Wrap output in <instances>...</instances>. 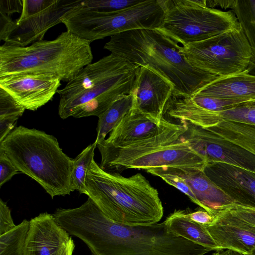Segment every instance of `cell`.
Masks as SVG:
<instances>
[{"mask_svg":"<svg viewBox=\"0 0 255 255\" xmlns=\"http://www.w3.org/2000/svg\"><path fill=\"white\" fill-rule=\"evenodd\" d=\"M224 207L255 229V206L236 202Z\"/></svg>","mask_w":255,"mask_h":255,"instance_id":"cell-30","label":"cell"},{"mask_svg":"<svg viewBox=\"0 0 255 255\" xmlns=\"http://www.w3.org/2000/svg\"><path fill=\"white\" fill-rule=\"evenodd\" d=\"M216 251L212 255H246L243 253L229 249L220 250Z\"/></svg>","mask_w":255,"mask_h":255,"instance_id":"cell-37","label":"cell"},{"mask_svg":"<svg viewBox=\"0 0 255 255\" xmlns=\"http://www.w3.org/2000/svg\"><path fill=\"white\" fill-rule=\"evenodd\" d=\"M232 11L251 47L252 55L247 70L250 74L255 75V0H238Z\"/></svg>","mask_w":255,"mask_h":255,"instance_id":"cell-21","label":"cell"},{"mask_svg":"<svg viewBox=\"0 0 255 255\" xmlns=\"http://www.w3.org/2000/svg\"><path fill=\"white\" fill-rule=\"evenodd\" d=\"M60 85L58 77L48 74L21 73L0 77V88L30 111L51 100Z\"/></svg>","mask_w":255,"mask_h":255,"instance_id":"cell-12","label":"cell"},{"mask_svg":"<svg viewBox=\"0 0 255 255\" xmlns=\"http://www.w3.org/2000/svg\"><path fill=\"white\" fill-rule=\"evenodd\" d=\"M237 1L238 0H207V6L212 8L220 6L225 9H233L236 6Z\"/></svg>","mask_w":255,"mask_h":255,"instance_id":"cell-35","label":"cell"},{"mask_svg":"<svg viewBox=\"0 0 255 255\" xmlns=\"http://www.w3.org/2000/svg\"><path fill=\"white\" fill-rule=\"evenodd\" d=\"M217 113L220 121L227 120L255 124V106L245 104Z\"/></svg>","mask_w":255,"mask_h":255,"instance_id":"cell-27","label":"cell"},{"mask_svg":"<svg viewBox=\"0 0 255 255\" xmlns=\"http://www.w3.org/2000/svg\"><path fill=\"white\" fill-rule=\"evenodd\" d=\"M168 230L196 244L217 251L218 247L206 228L190 219L186 210H175L164 221Z\"/></svg>","mask_w":255,"mask_h":255,"instance_id":"cell-19","label":"cell"},{"mask_svg":"<svg viewBox=\"0 0 255 255\" xmlns=\"http://www.w3.org/2000/svg\"><path fill=\"white\" fill-rule=\"evenodd\" d=\"M192 100L199 106L211 111L218 112L245 105L241 101L193 95Z\"/></svg>","mask_w":255,"mask_h":255,"instance_id":"cell-26","label":"cell"},{"mask_svg":"<svg viewBox=\"0 0 255 255\" xmlns=\"http://www.w3.org/2000/svg\"><path fill=\"white\" fill-rule=\"evenodd\" d=\"M173 169L187 183L200 203V207L213 215L221 207L237 202L225 194L207 175L196 168Z\"/></svg>","mask_w":255,"mask_h":255,"instance_id":"cell-17","label":"cell"},{"mask_svg":"<svg viewBox=\"0 0 255 255\" xmlns=\"http://www.w3.org/2000/svg\"><path fill=\"white\" fill-rule=\"evenodd\" d=\"M164 13V0H143L134 5L113 12L80 9L62 23L67 31L91 43L132 30L158 29Z\"/></svg>","mask_w":255,"mask_h":255,"instance_id":"cell-9","label":"cell"},{"mask_svg":"<svg viewBox=\"0 0 255 255\" xmlns=\"http://www.w3.org/2000/svg\"><path fill=\"white\" fill-rule=\"evenodd\" d=\"M164 0V17L157 29L182 46L241 26L233 11L209 7L206 0Z\"/></svg>","mask_w":255,"mask_h":255,"instance_id":"cell-8","label":"cell"},{"mask_svg":"<svg viewBox=\"0 0 255 255\" xmlns=\"http://www.w3.org/2000/svg\"><path fill=\"white\" fill-rule=\"evenodd\" d=\"M133 96L131 93L116 100L98 117L97 135L95 141L96 144L106 139L107 134L121 122L133 108Z\"/></svg>","mask_w":255,"mask_h":255,"instance_id":"cell-20","label":"cell"},{"mask_svg":"<svg viewBox=\"0 0 255 255\" xmlns=\"http://www.w3.org/2000/svg\"><path fill=\"white\" fill-rule=\"evenodd\" d=\"M196 95L231 99L247 104L255 100V75L248 70L220 77L201 89Z\"/></svg>","mask_w":255,"mask_h":255,"instance_id":"cell-18","label":"cell"},{"mask_svg":"<svg viewBox=\"0 0 255 255\" xmlns=\"http://www.w3.org/2000/svg\"><path fill=\"white\" fill-rule=\"evenodd\" d=\"M246 255H255V249L252 251L251 252L247 254H245Z\"/></svg>","mask_w":255,"mask_h":255,"instance_id":"cell-38","label":"cell"},{"mask_svg":"<svg viewBox=\"0 0 255 255\" xmlns=\"http://www.w3.org/2000/svg\"><path fill=\"white\" fill-rule=\"evenodd\" d=\"M71 238L53 214L40 213L29 221L24 255H57Z\"/></svg>","mask_w":255,"mask_h":255,"instance_id":"cell-15","label":"cell"},{"mask_svg":"<svg viewBox=\"0 0 255 255\" xmlns=\"http://www.w3.org/2000/svg\"><path fill=\"white\" fill-rule=\"evenodd\" d=\"M213 215L215 220L212 224L204 226L218 250L229 249L247 254L255 249V229L224 206Z\"/></svg>","mask_w":255,"mask_h":255,"instance_id":"cell-14","label":"cell"},{"mask_svg":"<svg viewBox=\"0 0 255 255\" xmlns=\"http://www.w3.org/2000/svg\"><path fill=\"white\" fill-rule=\"evenodd\" d=\"M168 122L164 117L159 123L132 108L113 129L109 136L99 143L114 147H127L152 136Z\"/></svg>","mask_w":255,"mask_h":255,"instance_id":"cell-16","label":"cell"},{"mask_svg":"<svg viewBox=\"0 0 255 255\" xmlns=\"http://www.w3.org/2000/svg\"><path fill=\"white\" fill-rule=\"evenodd\" d=\"M25 109L5 91L0 88V120L15 119L22 115Z\"/></svg>","mask_w":255,"mask_h":255,"instance_id":"cell-28","label":"cell"},{"mask_svg":"<svg viewBox=\"0 0 255 255\" xmlns=\"http://www.w3.org/2000/svg\"><path fill=\"white\" fill-rule=\"evenodd\" d=\"M22 9V0H0V12L4 13L7 15L15 12H20Z\"/></svg>","mask_w":255,"mask_h":255,"instance_id":"cell-34","label":"cell"},{"mask_svg":"<svg viewBox=\"0 0 255 255\" xmlns=\"http://www.w3.org/2000/svg\"><path fill=\"white\" fill-rule=\"evenodd\" d=\"M65 229L92 255H204L211 251L169 232L164 222L136 226L113 222L90 198L71 211Z\"/></svg>","mask_w":255,"mask_h":255,"instance_id":"cell-1","label":"cell"},{"mask_svg":"<svg viewBox=\"0 0 255 255\" xmlns=\"http://www.w3.org/2000/svg\"><path fill=\"white\" fill-rule=\"evenodd\" d=\"M186 214L190 219L203 225H210L215 220L214 216L205 210H198L193 212L186 210Z\"/></svg>","mask_w":255,"mask_h":255,"instance_id":"cell-33","label":"cell"},{"mask_svg":"<svg viewBox=\"0 0 255 255\" xmlns=\"http://www.w3.org/2000/svg\"><path fill=\"white\" fill-rule=\"evenodd\" d=\"M143 0H83L81 9L102 13L113 12L132 6Z\"/></svg>","mask_w":255,"mask_h":255,"instance_id":"cell-25","label":"cell"},{"mask_svg":"<svg viewBox=\"0 0 255 255\" xmlns=\"http://www.w3.org/2000/svg\"><path fill=\"white\" fill-rule=\"evenodd\" d=\"M56 0H22V9L18 18L22 20L35 15L49 8Z\"/></svg>","mask_w":255,"mask_h":255,"instance_id":"cell-29","label":"cell"},{"mask_svg":"<svg viewBox=\"0 0 255 255\" xmlns=\"http://www.w3.org/2000/svg\"><path fill=\"white\" fill-rule=\"evenodd\" d=\"M75 248L73 240L71 238L68 243L60 250L57 255H73Z\"/></svg>","mask_w":255,"mask_h":255,"instance_id":"cell-36","label":"cell"},{"mask_svg":"<svg viewBox=\"0 0 255 255\" xmlns=\"http://www.w3.org/2000/svg\"><path fill=\"white\" fill-rule=\"evenodd\" d=\"M83 0H56L46 10L29 18L12 20L0 12V39L7 45L25 47L43 40L49 29L80 10Z\"/></svg>","mask_w":255,"mask_h":255,"instance_id":"cell-11","label":"cell"},{"mask_svg":"<svg viewBox=\"0 0 255 255\" xmlns=\"http://www.w3.org/2000/svg\"><path fill=\"white\" fill-rule=\"evenodd\" d=\"M90 42L68 31L25 47L0 46V77L21 73L53 75L68 82L93 56Z\"/></svg>","mask_w":255,"mask_h":255,"instance_id":"cell-7","label":"cell"},{"mask_svg":"<svg viewBox=\"0 0 255 255\" xmlns=\"http://www.w3.org/2000/svg\"><path fill=\"white\" fill-rule=\"evenodd\" d=\"M184 122L167 124L152 136L124 147L97 144L101 155L100 166L110 172L127 169L147 171L159 167L196 168L204 170L206 163L182 136Z\"/></svg>","mask_w":255,"mask_h":255,"instance_id":"cell-6","label":"cell"},{"mask_svg":"<svg viewBox=\"0 0 255 255\" xmlns=\"http://www.w3.org/2000/svg\"><path fill=\"white\" fill-rule=\"evenodd\" d=\"M6 204L0 199V235H3L16 227Z\"/></svg>","mask_w":255,"mask_h":255,"instance_id":"cell-32","label":"cell"},{"mask_svg":"<svg viewBox=\"0 0 255 255\" xmlns=\"http://www.w3.org/2000/svg\"><path fill=\"white\" fill-rule=\"evenodd\" d=\"M139 68L112 53L85 66L57 92L60 117H99L116 100L131 93Z\"/></svg>","mask_w":255,"mask_h":255,"instance_id":"cell-3","label":"cell"},{"mask_svg":"<svg viewBox=\"0 0 255 255\" xmlns=\"http://www.w3.org/2000/svg\"><path fill=\"white\" fill-rule=\"evenodd\" d=\"M0 149L18 171L38 182L52 198L72 192L74 159L63 152L54 136L20 126L0 142Z\"/></svg>","mask_w":255,"mask_h":255,"instance_id":"cell-5","label":"cell"},{"mask_svg":"<svg viewBox=\"0 0 255 255\" xmlns=\"http://www.w3.org/2000/svg\"><path fill=\"white\" fill-rule=\"evenodd\" d=\"M146 171L161 178L165 182L186 195L192 202L200 206L199 201L187 183L174 171L172 167H159L149 169Z\"/></svg>","mask_w":255,"mask_h":255,"instance_id":"cell-24","label":"cell"},{"mask_svg":"<svg viewBox=\"0 0 255 255\" xmlns=\"http://www.w3.org/2000/svg\"><path fill=\"white\" fill-rule=\"evenodd\" d=\"M18 171L7 155L0 149V186L9 180Z\"/></svg>","mask_w":255,"mask_h":255,"instance_id":"cell-31","label":"cell"},{"mask_svg":"<svg viewBox=\"0 0 255 255\" xmlns=\"http://www.w3.org/2000/svg\"><path fill=\"white\" fill-rule=\"evenodd\" d=\"M174 91L172 84L147 66H140L131 94L133 108L160 123Z\"/></svg>","mask_w":255,"mask_h":255,"instance_id":"cell-13","label":"cell"},{"mask_svg":"<svg viewBox=\"0 0 255 255\" xmlns=\"http://www.w3.org/2000/svg\"><path fill=\"white\" fill-rule=\"evenodd\" d=\"M97 147L94 142L90 144L74 159L70 177L71 191L78 190L85 194V179L88 168L94 160V150Z\"/></svg>","mask_w":255,"mask_h":255,"instance_id":"cell-23","label":"cell"},{"mask_svg":"<svg viewBox=\"0 0 255 255\" xmlns=\"http://www.w3.org/2000/svg\"><path fill=\"white\" fill-rule=\"evenodd\" d=\"M29 221L24 219L8 232L0 235V255H24Z\"/></svg>","mask_w":255,"mask_h":255,"instance_id":"cell-22","label":"cell"},{"mask_svg":"<svg viewBox=\"0 0 255 255\" xmlns=\"http://www.w3.org/2000/svg\"><path fill=\"white\" fill-rule=\"evenodd\" d=\"M181 49L192 66L220 77L247 70L252 55L241 25L207 39L181 46Z\"/></svg>","mask_w":255,"mask_h":255,"instance_id":"cell-10","label":"cell"},{"mask_svg":"<svg viewBox=\"0 0 255 255\" xmlns=\"http://www.w3.org/2000/svg\"><path fill=\"white\" fill-rule=\"evenodd\" d=\"M112 222L129 226L158 223L163 208L157 190L141 173L125 177L106 171L94 159L85 179V194Z\"/></svg>","mask_w":255,"mask_h":255,"instance_id":"cell-4","label":"cell"},{"mask_svg":"<svg viewBox=\"0 0 255 255\" xmlns=\"http://www.w3.org/2000/svg\"><path fill=\"white\" fill-rule=\"evenodd\" d=\"M246 104L250 105L251 106H255V100L252 102H249Z\"/></svg>","mask_w":255,"mask_h":255,"instance_id":"cell-39","label":"cell"},{"mask_svg":"<svg viewBox=\"0 0 255 255\" xmlns=\"http://www.w3.org/2000/svg\"><path fill=\"white\" fill-rule=\"evenodd\" d=\"M181 48L157 29L121 33L111 37L104 46L134 64L156 71L172 84L173 94L192 96L220 77L192 66Z\"/></svg>","mask_w":255,"mask_h":255,"instance_id":"cell-2","label":"cell"}]
</instances>
